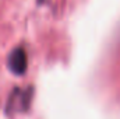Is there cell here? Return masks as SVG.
<instances>
[{
  "instance_id": "cell-1",
  "label": "cell",
  "mask_w": 120,
  "mask_h": 119,
  "mask_svg": "<svg viewBox=\"0 0 120 119\" xmlns=\"http://www.w3.org/2000/svg\"><path fill=\"white\" fill-rule=\"evenodd\" d=\"M32 95H34V90L31 87H27V88L17 87V88H14L11 91V94L8 95V99H7V104H6L7 115L28 111L31 102H32Z\"/></svg>"
},
{
  "instance_id": "cell-2",
  "label": "cell",
  "mask_w": 120,
  "mask_h": 119,
  "mask_svg": "<svg viewBox=\"0 0 120 119\" xmlns=\"http://www.w3.org/2000/svg\"><path fill=\"white\" fill-rule=\"evenodd\" d=\"M7 66H8V69H10L11 73L17 74V76H22L27 71V66H28V59H27L25 51L22 48L13 49L11 53L8 55Z\"/></svg>"
}]
</instances>
